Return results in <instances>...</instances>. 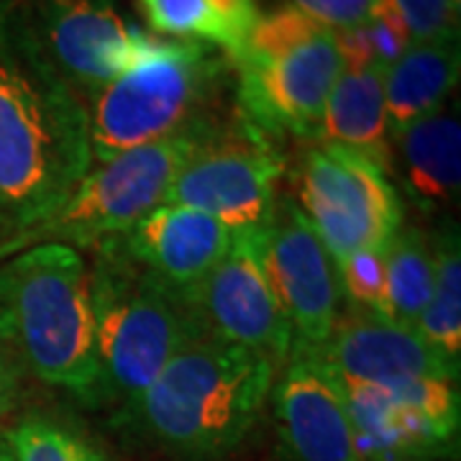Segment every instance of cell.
Segmentation results:
<instances>
[{"label": "cell", "instance_id": "obj_1", "mask_svg": "<svg viewBox=\"0 0 461 461\" xmlns=\"http://www.w3.org/2000/svg\"><path fill=\"white\" fill-rule=\"evenodd\" d=\"M90 169L83 98L39 51L26 11L0 5V226L41 223Z\"/></svg>", "mask_w": 461, "mask_h": 461}, {"label": "cell", "instance_id": "obj_2", "mask_svg": "<svg viewBox=\"0 0 461 461\" xmlns=\"http://www.w3.org/2000/svg\"><path fill=\"white\" fill-rule=\"evenodd\" d=\"M275 379L277 366L264 357L203 333L121 408L115 423L172 459H226L259 423Z\"/></svg>", "mask_w": 461, "mask_h": 461}, {"label": "cell", "instance_id": "obj_3", "mask_svg": "<svg viewBox=\"0 0 461 461\" xmlns=\"http://www.w3.org/2000/svg\"><path fill=\"white\" fill-rule=\"evenodd\" d=\"M87 269L98 354L95 402L123 408L205 329L187 293L144 269L118 239L93 247Z\"/></svg>", "mask_w": 461, "mask_h": 461}, {"label": "cell", "instance_id": "obj_4", "mask_svg": "<svg viewBox=\"0 0 461 461\" xmlns=\"http://www.w3.org/2000/svg\"><path fill=\"white\" fill-rule=\"evenodd\" d=\"M229 67L213 47L151 36L136 65L85 100L93 162H111L221 113Z\"/></svg>", "mask_w": 461, "mask_h": 461}, {"label": "cell", "instance_id": "obj_5", "mask_svg": "<svg viewBox=\"0 0 461 461\" xmlns=\"http://www.w3.org/2000/svg\"><path fill=\"white\" fill-rule=\"evenodd\" d=\"M5 267L14 344L29 375L95 402V321L83 254L47 241L14 254Z\"/></svg>", "mask_w": 461, "mask_h": 461}, {"label": "cell", "instance_id": "obj_6", "mask_svg": "<svg viewBox=\"0 0 461 461\" xmlns=\"http://www.w3.org/2000/svg\"><path fill=\"white\" fill-rule=\"evenodd\" d=\"M223 115L226 113L205 118L169 139L131 149L90 169L75 193L50 218L11 236L16 254L47 241L93 249L100 241L123 236L144 215L165 205L167 193L182 165Z\"/></svg>", "mask_w": 461, "mask_h": 461}, {"label": "cell", "instance_id": "obj_7", "mask_svg": "<svg viewBox=\"0 0 461 461\" xmlns=\"http://www.w3.org/2000/svg\"><path fill=\"white\" fill-rule=\"evenodd\" d=\"M285 169L275 139L236 108L200 139L165 203L211 215L230 233L262 229L280 198Z\"/></svg>", "mask_w": 461, "mask_h": 461}, {"label": "cell", "instance_id": "obj_8", "mask_svg": "<svg viewBox=\"0 0 461 461\" xmlns=\"http://www.w3.org/2000/svg\"><path fill=\"white\" fill-rule=\"evenodd\" d=\"M293 185V200L330 259L354 251H384L405 226V211L387 172L354 151L315 141L300 151Z\"/></svg>", "mask_w": 461, "mask_h": 461}, {"label": "cell", "instance_id": "obj_9", "mask_svg": "<svg viewBox=\"0 0 461 461\" xmlns=\"http://www.w3.org/2000/svg\"><path fill=\"white\" fill-rule=\"evenodd\" d=\"M23 11L44 59L85 100L136 65L151 41L115 0H33Z\"/></svg>", "mask_w": 461, "mask_h": 461}, {"label": "cell", "instance_id": "obj_10", "mask_svg": "<svg viewBox=\"0 0 461 461\" xmlns=\"http://www.w3.org/2000/svg\"><path fill=\"white\" fill-rule=\"evenodd\" d=\"M187 297L208 336L259 354L277 372L290 362L293 329L264 269L262 229L233 233L229 254Z\"/></svg>", "mask_w": 461, "mask_h": 461}, {"label": "cell", "instance_id": "obj_11", "mask_svg": "<svg viewBox=\"0 0 461 461\" xmlns=\"http://www.w3.org/2000/svg\"><path fill=\"white\" fill-rule=\"evenodd\" d=\"M236 69V108L275 136L315 139L323 108L341 75V54L329 29L290 50L264 57H241Z\"/></svg>", "mask_w": 461, "mask_h": 461}, {"label": "cell", "instance_id": "obj_12", "mask_svg": "<svg viewBox=\"0 0 461 461\" xmlns=\"http://www.w3.org/2000/svg\"><path fill=\"white\" fill-rule=\"evenodd\" d=\"M262 259L293 329V354H313L341 315V293L330 254L293 198L280 195L262 226Z\"/></svg>", "mask_w": 461, "mask_h": 461}, {"label": "cell", "instance_id": "obj_13", "mask_svg": "<svg viewBox=\"0 0 461 461\" xmlns=\"http://www.w3.org/2000/svg\"><path fill=\"white\" fill-rule=\"evenodd\" d=\"M269 400L287 461H359L341 387L318 359L293 354Z\"/></svg>", "mask_w": 461, "mask_h": 461}, {"label": "cell", "instance_id": "obj_14", "mask_svg": "<svg viewBox=\"0 0 461 461\" xmlns=\"http://www.w3.org/2000/svg\"><path fill=\"white\" fill-rule=\"evenodd\" d=\"M313 357L336 379L397 384L418 377L459 379V366L446 362L418 330L364 311L339 315L326 344Z\"/></svg>", "mask_w": 461, "mask_h": 461}, {"label": "cell", "instance_id": "obj_15", "mask_svg": "<svg viewBox=\"0 0 461 461\" xmlns=\"http://www.w3.org/2000/svg\"><path fill=\"white\" fill-rule=\"evenodd\" d=\"M118 241L151 275L187 293L229 254L233 233L211 215L165 203Z\"/></svg>", "mask_w": 461, "mask_h": 461}, {"label": "cell", "instance_id": "obj_16", "mask_svg": "<svg viewBox=\"0 0 461 461\" xmlns=\"http://www.w3.org/2000/svg\"><path fill=\"white\" fill-rule=\"evenodd\" d=\"M315 141L323 147L354 151L382 172L393 169L382 67L341 69L326 100Z\"/></svg>", "mask_w": 461, "mask_h": 461}, {"label": "cell", "instance_id": "obj_17", "mask_svg": "<svg viewBox=\"0 0 461 461\" xmlns=\"http://www.w3.org/2000/svg\"><path fill=\"white\" fill-rule=\"evenodd\" d=\"M459 39L420 41L384 69V108L390 133H405L420 118L444 108L459 83Z\"/></svg>", "mask_w": 461, "mask_h": 461}, {"label": "cell", "instance_id": "obj_18", "mask_svg": "<svg viewBox=\"0 0 461 461\" xmlns=\"http://www.w3.org/2000/svg\"><path fill=\"white\" fill-rule=\"evenodd\" d=\"M400 159L411 198L423 211L459 198L461 123L456 108H438L400 133Z\"/></svg>", "mask_w": 461, "mask_h": 461}, {"label": "cell", "instance_id": "obj_19", "mask_svg": "<svg viewBox=\"0 0 461 461\" xmlns=\"http://www.w3.org/2000/svg\"><path fill=\"white\" fill-rule=\"evenodd\" d=\"M147 26L162 39L218 50L229 65L259 21L257 0H136Z\"/></svg>", "mask_w": 461, "mask_h": 461}, {"label": "cell", "instance_id": "obj_20", "mask_svg": "<svg viewBox=\"0 0 461 461\" xmlns=\"http://www.w3.org/2000/svg\"><path fill=\"white\" fill-rule=\"evenodd\" d=\"M384 259V321L415 329L433 295V241L423 230L402 226L382 251Z\"/></svg>", "mask_w": 461, "mask_h": 461}, {"label": "cell", "instance_id": "obj_21", "mask_svg": "<svg viewBox=\"0 0 461 461\" xmlns=\"http://www.w3.org/2000/svg\"><path fill=\"white\" fill-rule=\"evenodd\" d=\"M433 295L418 318V336L436 348L446 362L459 366L461 357V247L459 230L446 229L433 241Z\"/></svg>", "mask_w": 461, "mask_h": 461}, {"label": "cell", "instance_id": "obj_22", "mask_svg": "<svg viewBox=\"0 0 461 461\" xmlns=\"http://www.w3.org/2000/svg\"><path fill=\"white\" fill-rule=\"evenodd\" d=\"M14 461H111L95 441L50 415H26L5 426Z\"/></svg>", "mask_w": 461, "mask_h": 461}, {"label": "cell", "instance_id": "obj_23", "mask_svg": "<svg viewBox=\"0 0 461 461\" xmlns=\"http://www.w3.org/2000/svg\"><path fill=\"white\" fill-rule=\"evenodd\" d=\"M339 293L354 311L384 318V259L382 251H354L333 259Z\"/></svg>", "mask_w": 461, "mask_h": 461}, {"label": "cell", "instance_id": "obj_24", "mask_svg": "<svg viewBox=\"0 0 461 461\" xmlns=\"http://www.w3.org/2000/svg\"><path fill=\"white\" fill-rule=\"evenodd\" d=\"M395 8L411 44L459 39V0H390Z\"/></svg>", "mask_w": 461, "mask_h": 461}, {"label": "cell", "instance_id": "obj_25", "mask_svg": "<svg viewBox=\"0 0 461 461\" xmlns=\"http://www.w3.org/2000/svg\"><path fill=\"white\" fill-rule=\"evenodd\" d=\"M375 3L377 0H290L293 8L329 32H346L366 23Z\"/></svg>", "mask_w": 461, "mask_h": 461}, {"label": "cell", "instance_id": "obj_26", "mask_svg": "<svg viewBox=\"0 0 461 461\" xmlns=\"http://www.w3.org/2000/svg\"><path fill=\"white\" fill-rule=\"evenodd\" d=\"M32 377L14 341H0V423L14 415L26 395V379Z\"/></svg>", "mask_w": 461, "mask_h": 461}, {"label": "cell", "instance_id": "obj_27", "mask_svg": "<svg viewBox=\"0 0 461 461\" xmlns=\"http://www.w3.org/2000/svg\"><path fill=\"white\" fill-rule=\"evenodd\" d=\"M8 239L0 241V341H14V323H11V308H8V267L11 259Z\"/></svg>", "mask_w": 461, "mask_h": 461}, {"label": "cell", "instance_id": "obj_28", "mask_svg": "<svg viewBox=\"0 0 461 461\" xmlns=\"http://www.w3.org/2000/svg\"><path fill=\"white\" fill-rule=\"evenodd\" d=\"M0 461H14L11 448H8V438H5V426H0Z\"/></svg>", "mask_w": 461, "mask_h": 461}, {"label": "cell", "instance_id": "obj_29", "mask_svg": "<svg viewBox=\"0 0 461 461\" xmlns=\"http://www.w3.org/2000/svg\"><path fill=\"white\" fill-rule=\"evenodd\" d=\"M8 236H14V233H11V230H5V229H3V226H0V241H3V239H8Z\"/></svg>", "mask_w": 461, "mask_h": 461}, {"label": "cell", "instance_id": "obj_30", "mask_svg": "<svg viewBox=\"0 0 461 461\" xmlns=\"http://www.w3.org/2000/svg\"><path fill=\"white\" fill-rule=\"evenodd\" d=\"M387 461H429V459H387Z\"/></svg>", "mask_w": 461, "mask_h": 461}]
</instances>
